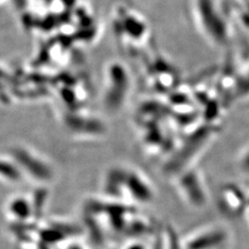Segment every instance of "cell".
<instances>
[{"mask_svg":"<svg viewBox=\"0 0 249 249\" xmlns=\"http://www.w3.org/2000/svg\"><path fill=\"white\" fill-rule=\"evenodd\" d=\"M178 177L177 186L184 201L194 209L205 207L210 196L203 175L195 168H190Z\"/></svg>","mask_w":249,"mask_h":249,"instance_id":"52a82bcc","label":"cell"},{"mask_svg":"<svg viewBox=\"0 0 249 249\" xmlns=\"http://www.w3.org/2000/svg\"><path fill=\"white\" fill-rule=\"evenodd\" d=\"M146 74L151 87L159 92H168L178 84L177 69L161 56H155L147 66Z\"/></svg>","mask_w":249,"mask_h":249,"instance_id":"ba28073f","label":"cell"},{"mask_svg":"<svg viewBox=\"0 0 249 249\" xmlns=\"http://www.w3.org/2000/svg\"><path fill=\"white\" fill-rule=\"evenodd\" d=\"M2 179L6 178V180L11 183V184H16L17 182H19L22 180V178H25L21 169L19 168L18 163L16 160H14L9 154L7 155L6 159L4 155L2 156Z\"/></svg>","mask_w":249,"mask_h":249,"instance_id":"8fae6325","label":"cell"},{"mask_svg":"<svg viewBox=\"0 0 249 249\" xmlns=\"http://www.w3.org/2000/svg\"><path fill=\"white\" fill-rule=\"evenodd\" d=\"M237 165L241 173L245 177L249 178V145L245 147L241 151L240 154L238 156Z\"/></svg>","mask_w":249,"mask_h":249,"instance_id":"7c38bea8","label":"cell"},{"mask_svg":"<svg viewBox=\"0 0 249 249\" xmlns=\"http://www.w3.org/2000/svg\"><path fill=\"white\" fill-rule=\"evenodd\" d=\"M231 243L232 233L227 226L213 224L187 236L182 249H230Z\"/></svg>","mask_w":249,"mask_h":249,"instance_id":"8992f818","label":"cell"},{"mask_svg":"<svg viewBox=\"0 0 249 249\" xmlns=\"http://www.w3.org/2000/svg\"><path fill=\"white\" fill-rule=\"evenodd\" d=\"M114 30L120 44L140 48L149 40L150 26L142 15L127 5H118L113 16Z\"/></svg>","mask_w":249,"mask_h":249,"instance_id":"3957f363","label":"cell"},{"mask_svg":"<svg viewBox=\"0 0 249 249\" xmlns=\"http://www.w3.org/2000/svg\"><path fill=\"white\" fill-rule=\"evenodd\" d=\"M213 0H195L194 18L196 26L205 38L214 45H226L230 32L222 11Z\"/></svg>","mask_w":249,"mask_h":249,"instance_id":"277c9868","label":"cell"},{"mask_svg":"<svg viewBox=\"0 0 249 249\" xmlns=\"http://www.w3.org/2000/svg\"><path fill=\"white\" fill-rule=\"evenodd\" d=\"M9 154L16 160L25 178L44 184L53 179L52 164L35 150L24 145H17L9 151Z\"/></svg>","mask_w":249,"mask_h":249,"instance_id":"5b68a950","label":"cell"},{"mask_svg":"<svg viewBox=\"0 0 249 249\" xmlns=\"http://www.w3.org/2000/svg\"><path fill=\"white\" fill-rule=\"evenodd\" d=\"M103 104L108 112L117 113L126 105L132 89V77L124 63L114 60L105 70Z\"/></svg>","mask_w":249,"mask_h":249,"instance_id":"7a4b0ae2","label":"cell"},{"mask_svg":"<svg viewBox=\"0 0 249 249\" xmlns=\"http://www.w3.org/2000/svg\"><path fill=\"white\" fill-rule=\"evenodd\" d=\"M150 179L142 171L135 168H114L107 174L105 188L114 190L118 196L135 201L150 202L154 196Z\"/></svg>","mask_w":249,"mask_h":249,"instance_id":"6da1fadb","label":"cell"},{"mask_svg":"<svg viewBox=\"0 0 249 249\" xmlns=\"http://www.w3.org/2000/svg\"><path fill=\"white\" fill-rule=\"evenodd\" d=\"M35 212L33 202L25 196H16L9 201L7 207V213H9L14 219H25L27 216Z\"/></svg>","mask_w":249,"mask_h":249,"instance_id":"30bf717a","label":"cell"},{"mask_svg":"<svg viewBox=\"0 0 249 249\" xmlns=\"http://www.w3.org/2000/svg\"><path fill=\"white\" fill-rule=\"evenodd\" d=\"M219 206L223 213L230 217H237L246 213L248 207V195L238 187H223L219 196Z\"/></svg>","mask_w":249,"mask_h":249,"instance_id":"9c48e42d","label":"cell"}]
</instances>
